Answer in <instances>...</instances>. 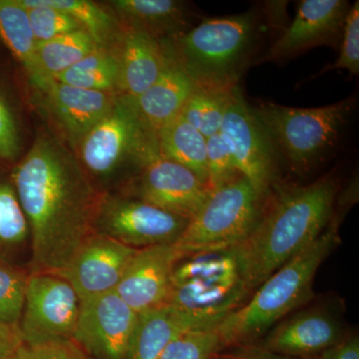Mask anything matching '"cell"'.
<instances>
[{"instance_id": "31", "label": "cell", "mask_w": 359, "mask_h": 359, "mask_svg": "<svg viewBox=\"0 0 359 359\" xmlns=\"http://www.w3.org/2000/svg\"><path fill=\"white\" fill-rule=\"evenodd\" d=\"M30 237L29 226L13 185L0 184V249L18 248Z\"/></svg>"}, {"instance_id": "4", "label": "cell", "mask_w": 359, "mask_h": 359, "mask_svg": "<svg viewBox=\"0 0 359 359\" xmlns=\"http://www.w3.org/2000/svg\"><path fill=\"white\" fill-rule=\"evenodd\" d=\"M259 14L250 11L203 20L165 48L195 84L202 88L231 90L252 60L259 32Z\"/></svg>"}, {"instance_id": "17", "label": "cell", "mask_w": 359, "mask_h": 359, "mask_svg": "<svg viewBox=\"0 0 359 359\" xmlns=\"http://www.w3.org/2000/svg\"><path fill=\"white\" fill-rule=\"evenodd\" d=\"M116 51L119 59L118 95H141L157 81L169 62L162 41L133 28L122 27Z\"/></svg>"}, {"instance_id": "15", "label": "cell", "mask_w": 359, "mask_h": 359, "mask_svg": "<svg viewBox=\"0 0 359 359\" xmlns=\"http://www.w3.org/2000/svg\"><path fill=\"white\" fill-rule=\"evenodd\" d=\"M186 257L175 244L158 245L135 252L115 292L135 313L166 304L174 266Z\"/></svg>"}, {"instance_id": "20", "label": "cell", "mask_w": 359, "mask_h": 359, "mask_svg": "<svg viewBox=\"0 0 359 359\" xmlns=\"http://www.w3.org/2000/svg\"><path fill=\"white\" fill-rule=\"evenodd\" d=\"M168 55L169 62L157 81L141 95L130 97L142 119L157 135L181 114L196 87L186 71Z\"/></svg>"}, {"instance_id": "25", "label": "cell", "mask_w": 359, "mask_h": 359, "mask_svg": "<svg viewBox=\"0 0 359 359\" xmlns=\"http://www.w3.org/2000/svg\"><path fill=\"white\" fill-rule=\"evenodd\" d=\"M190 280L243 283L233 250L198 252L180 259L172 273L171 287Z\"/></svg>"}, {"instance_id": "13", "label": "cell", "mask_w": 359, "mask_h": 359, "mask_svg": "<svg viewBox=\"0 0 359 359\" xmlns=\"http://www.w3.org/2000/svg\"><path fill=\"white\" fill-rule=\"evenodd\" d=\"M137 250L93 233L55 275L67 280L81 301L107 294L115 290Z\"/></svg>"}, {"instance_id": "1", "label": "cell", "mask_w": 359, "mask_h": 359, "mask_svg": "<svg viewBox=\"0 0 359 359\" xmlns=\"http://www.w3.org/2000/svg\"><path fill=\"white\" fill-rule=\"evenodd\" d=\"M13 182L29 226L32 273H57L93 233L102 192L75 153L47 131L14 168Z\"/></svg>"}, {"instance_id": "7", "label": "cell", "mask_w": 359, "mask_h": 359, "mask_svg": "<svg viewBox=\"0 0 359 359\" xmlns=\"http://www.w3.org/2000/svg\"><path fill=\"white\" fill-rule=\"evenodd\" d=\"M261 201L243 176L212 189L175 245L186 256L233 249L259 221Z\"/></svg>"}, {"instance_id": "29", "label": "cell", "mask_w": 359, "mask_h": 359, "mask_svg": "<svg viewBox=\"0 0 359 359\" xmlns=\"http://www.w3.org/2000/svg\"><path fill=\"white\" fill-rule=\"evenodd\" d=\"M223 349L216 327L200 328L172 340L158 359H215Z\"/></svg>"}, {"instance_id": "28", "label": "cell", "mask_w": 359, "mask_h": 359, "mask_svg": "<svg viewBox=\"0 0 359 359\" xmlns=\"http://www.w3.org/2000/svg\"><path fill=\"white\" fill-rule=\"evenodd\" d=\"M231 90L196 86L180 116L197 129L205 138H209L221 129Z\"/></svg>"}, {"instance_id": "6", "label": "cell", "mask_w": 359, "mask_h": 359, "mask_svg": "<svg viewBox=\"0 0 359 359\" xmlns=\"http://www.w3.org/2000/svg\"><path fill=\"white\" fill-rule=\"evenodd\" d=\"M355 98L318 108H294L259 102L252 108L276 150L299 172L308 171L327 154L355 109Z\"/></svg>"}, {"instance_id": "33", "label": "cell", "mask_w": 359, "mask_h": 359, "mask_svg": "<svg viewBox=\"0 0 359 359\" xmlns=\"http://www.w3.org/2000/svg\"><path fill=\"white\" fill-rule=\"evenodd\" d=\"M207 171L208 186L211 190L242 176L221 132L207 138Z\"/></svg>"}, {"instance_id": "2", "label": "cell", "mask_w": 359, "mask_h": 359, "mask_svg": "<svg viewBox=\"0 0 359 359\" xmlns=\"http://www.w3.org/2000/svg\"><path fill=\"white\" fill-rule=\"evenodd\" d=\"M337 192V179L327 175L273 194L249 237L233 249L248 292L320 237L334 218Z\"/></svg>"}, {"instance_id": "21", "label": "cell", "mask_w": 359, "mask_h": 359, "mask_svg": "<svg viewBox=\"0 0 359 359\" xmlns=\"http://www.w3.org/2000/svg\"><path fill=\"white\" fill-rule=\"evenodd\" d=\"M123 27L152 35L160 41L176 39L188 32L189 11L176 0H115L111 2Z\"/></svg>"}, {"instance_id": "12", "label": "cell", "mask_w": 359, "mask_h": 359, "mask_svg": "<svg viewBox=\"0 0 359 359\" xmlns=\"http://www.w3.org/2000/svg\"><path fill=\"white\" fill-rule=\"evenodd\" d=\"M34 88L39 92L45 113L73 152L90 130L112 109L118 97L77 88L53 78Z\"/></svg>"}, {"instance_id": "22", "label": "cell", "mask_w": 359, "mask_h": 359, "mask_svg": "<svg viewBox=\"0 0 359 359\" xmlns=\"http://www.w3.org/2000/svg\"><path fill=\"white\" fill-rule=\"evenodd\" d=\"M0 39L25 67L33 87L48 78L39 71L35 56L37 41L27 9L18 0H0Z\"/></svg>"}, {"instance_id": "39", "label": "cell", "mask_w": 359, "mask_h": 359, "mask_svg": "<svg viewBox=\"0 0 359 359\" xmlns=\"http://www.w3.org/2000/svg\"><path fill=\"white\" fill-rule=\"evenodd\" d=\"M215 359H285L280 358L276 354L263 351H249L244 353L226 354V355L217 356Z\"/></svg>"}, {"instance_id": "26", "label": "cell", "mask_w": 359, "mask_h": 359, "mask_svg": "<svg viewBox=\"0 0 359 359\" xmlns=\"http://www.w3.org/2000/svg\"><path fill=\"white\" fill-rule=\"evenodd\" d=\"M95 40L86 30L62 35L48 41L37 42L35 56L44 77L55 78L95 50Z\"/></svg>"}, {"instance_id": "38", "label": "cell", "mask_w": 359, "mask_h": 359, "mask_svg": "<svg viewBox=\"0 0 359 359\" xmlns=\"http://www.w3.org/2000/svg\"><path fill=\"white\" fill-rule=\"evenodd\" d=\"M318 359H359L358 337L340 340L334 346L321 353Z\"/></svg>"}, {"instance_id": "23", "label": "cell", "mask_w": 359, "mask_h": 359, "mask_svg": "<svg viewBox=\"0 0 359 359\" xmlns=\"http://www.w3.org/2000/svg\"><path fill=\"white\" fill-rule=\"evenodd\" d=\"M162 157L179 163L208 185L207 138L178 116L158 132Z\"/></svg>"}, {"instance_id": "32", "label": "cell", "mask_w": 359, "mask_h": 359, "mask_svg": "<svg viewBox=\"0 0 359 359\" xmlns=\"http://www.w3.org/2000/svg\"><path fill=\"white\" fill-rule=\"evenodd\" d=\"M18 2L27 9L30 25L37 42L48 41L83 29L72 16L59 9L40 6L34 0H18Z\"/></svg>"}, {"instance_id": "37", "label": "cell", "mask_w": 359, "mask_h": 359, "mask_svg": "<svg viewBox=\"0 0 359 359\" xmlns=\"http://www.w3.org/2000/svg\"><path fill=\"white\" fill-rule=\"evenodd\" d=\"M23 344L20 325L0 323V359L8 358Z\"/></svg>"}, {"instance_id": "10", "label": "cell", "mask_w": 359, "mask_h": 359, "mask_svg": "<svg viewBox=\"0 0 359 359\" xmlns=\"http://www.w3.org/2000/svg\"><path fill=\"white\" fill-rule=\"evenodd\" d=\"M81 299L67 280L55 273H30L20 321L25 344L72 339Z\"/></svg>"}, {"instance_id": "9", "label": "cell", "mask_w": 359, "mask_h": 359, "mask_svg": "<svg viewBox=\"0 0 359 359\" xmlns=\"http://www.w3.org/2000/svg\"><path fill=\"white\" fill-rule=\"evenodd\" d=\"M219 132L230 147L238 173L263 199L275 182L276 148L238 85L231 90Z\"/></svg>"}, {"instance_id": "18", "label": "cell", "mask_w": 359, "mask_h": 359, "mask_svg": "<svg viewBox=\"0 0 359 359\" xmlns=\"http://www.w3.org/2000/svg\"><path fill=\"white\" fill-rule=\"evenodd\" d=\"M223 320L195 316L163 304L138 313L126 359H158L168 344L189 330L217 327Z\"/></svg>"}, {"instance_id": "34", "label": "cell", "mask_w": 359, "mask_h": 359, "mask_svg": "<svg viewBox=\"0 0 359 359\" xmlns=\"http://www.w3.org/2000/svg\"><path fill=\"white\" fill-rule=\"evenodd\" d=\"M335 69H346L354 76L359 74V1L351 6L341 37V48L334 65L320 71V74Z\"/></svg>"}, {"instance_id": "35", "label": "cell", "mask_w": 359, "mask_h": 359, "mask_svg": "<svg viewBox=\"0 0 359 359\" xmlns=\"http://www.w3.org/2000/svg\"><path fill=\"white\" fill-rule=\"evenodd\" d=\"M6 359H93L72 339L23 344Z\"/></svg>"}, {"instance_id": "27", "label": "cell", "mask_w": 359, "mask_h": 359, "mask_svg": "<svg viewBox=\"0 0 359 359\" xmlns=\"http://www.w3.org/2000/svg\"><path fill=\"white\" fill-rule=\"evenodd\" d=\"M40 6L59 9L72 16L84 30L91 35L98 46L109 47L118 41L122 28H119L111 14L102 7L88 0H34Z\"/></svg>"}, {"instance_id": "14", "label": "cell", "mask_w": 359, "mask_h": 359, "mask_svg": "<svg viewBox=\"0 0 359 359\" xmlns=\"http://www.w3.org/2000/svg\"><path fill=\"white\" fill-rule=\"evenodd\" d=\"M210 192L188 168L160 155L139 172L133 197L190 221Z\"/></svg>"}, {"instance_id": "5", "label": "cell", "mask_w": 359, "mask_h": 359, "mask_svg": "<svg viewBox=\"0 0 359 359\" xmlns=\"http://www.w3.org/2000/svg\"><path fill=\"white\" fill-rule=\"evenodd\" d=\"M74 153L93 183L113 180L128 169L140 172L160 156L158 135L142 119L130 97L121 95Z\"/></svg>"}, {"instance_id": "11", "label": "cell", "mask_w": 359, "mask_h": 359, "mask_svg": "<svg viewBox=\"0 0 359 359\" xmlns=\"http://www.w3.org/2000/svg\"><path fill=\"white\" fill-rule=\"evenodd\" d=\"M137 316L115 290L83 299L72 340L93 359H126Z\"/></svg>"}, {"instance_id": "8", "label": "cell", "mask_w": 359, "mask_h": 359, "mask_svg": "<svg viewBox=\"0 0 359 359\" xmlns=\"http://www.w3.org/2000/svg\"><path fill=\"white\" fill-rule=\"evenodd\" d=\"M189 219L133 196L102 192L94 217L93 233L135 250L175 244Z\"/></svg>"}, {"instance_id": "19", "label": "cell", "mask_w": 359, "mask_h": 359, "mask_svg": "<svg viewBox=\"0 0 359 359\" xmlns=\"http://www.w3.org/2000/svg\"><path fill=\"white\" fill-rule=\"evenodd\" d=\"M337 321L321 311H304L283 321L269 332L264 351L276 355L320 354L339 342Z\"/></svg>"}, {"instance_id": "3", "label": "cell", "mask_w": 359, "mask_h": 359, "mask_svg": "<svg viewBox=\"0 0 359 359\" xmlns=\"http://www.w3.org/2000/svg\"><path fill=\"white\" fill-rule=\"evenodd\" d=\"M320 237L280 266L249 302L231 311L217 327L224 348L259 339L313 294L320 264L339 243V224L332 219Z\"/></svg>"}, {"instance_id": "30", "label": "cell", "mask_w": 359, "mask_h": 359, "mask_svg": "<svg viewBox=\"0 0 359 359\" xmlns=\"http://www.w3.org/2000/svg\"><path fill=\"white\" fill-rule=\"evenodd\" d=\"M28 273L0 259V323L20 325Z\"/></svg>"}, {"instance_id": "16", "label": "cell", "mask_w": 359, "mask_h": 359, "mask_svg": "<svg viewBox=\"0 0 359 359\" xmlns=\"http://www.w3.org/2000/svg\"><path fill=\"white\" fill-rule=\"evenodd\" d=\"M349 9L346 0H302L294 20L263 60H285L318 45L337 44L342 37Z\"/></svg>"}, {"instance_id": "24", "label": "cell", "mask_w": 359, "mask_h": 359, "mask_svg": "<svg viewBox=\"0 0 359 359\" xmlns=\"http://www.w3.org/2000/svg\"><path fill=\"white\" fill-rule=\"evenodd\" d=\"M61 83L118 95L119 59L115 48L97 47L83 59L53 78Z\"/></svg>"}, {"instance_id": "36", "label": "cell", "mask_w": 359, "mask_h": 359, "mask_svg": "<svg viewBox=\"0 0 359 359\" xmlns=\"http://www.w3.org/2000/svg\"><path fill=\"white\" fill-rule=\"evenodd\" d=\"M20 151L18 130L13 115L0 97V159L13 160Z\"/></svg>"}]
</instances>
